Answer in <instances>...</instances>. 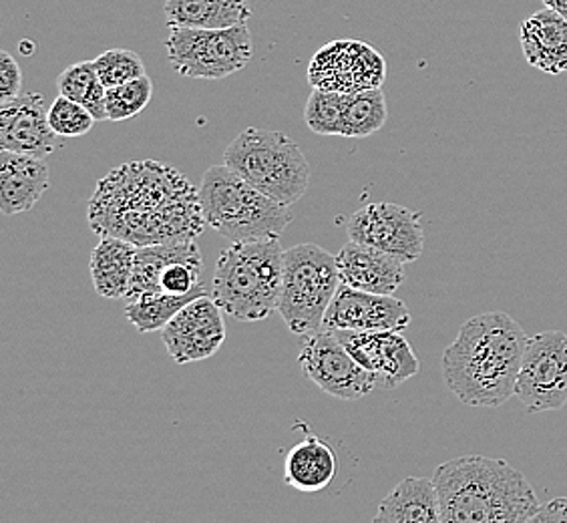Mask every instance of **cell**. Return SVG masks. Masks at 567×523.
Returning a JSON list of instances; mask_svg holds the SVG:
<instances>
[{
  "label": "cell",
  "instance_id": "6da1fadb",
  "mask_svg": "<svg viewBox=\"0 0 567 523\" xmlns=\"http://www.w3.org/2000/svg\"><path fill=\"white\" fill-rule=\"evenodd\" d=\"M529 337L507 312L465 320L443 355L449 391L470 407L497 409L515 397Z\"/></svg>",
  "mask_w": 567,
  "mask_h": 523
},
{
  "label": "cell",
  "instance_id": "7a4b0ae2",
  "mask_svg": "<svg viewBox=\"0 0 567 523\" xmlns=\"http://www.w3.org/2000/svg\"><path fill=\"white\" fill-rule=\"evenodd\" d=\"M443 523H527L542 503L505 459L463 455L433 473Z\"/></svg>",
  "mask_w": 567,
  "mask_h": 523
},
{
  "label": "cell",
  "instance_id": "3957f363",
  "mask_svg": "<svg viewBox=\"0 0 567 523\" xmlns=\"http://www.w3.org/2000/svg\"><path fill=\"white\" fill-rule=\"evenodd\" d=\"M284 252L278 238L238 242L219 252L209 296L241 322H260L280 305Z\"/></svg>",
  "mask_w": 567,
  "mask_h": 523
},
{
  "label": "cell",
  "instance_id": "277c9868",
  "mask_svg": "<svg viewBox=\"0 0 567 523\" xmlns=\"http://www.w3.org/2000/svg\"><path fill=\"white\" fill-rule=\"evenodd\" d=\"M197 194L206 226L229 244L280 238L292 222L288 207L264 196L228 165L209 167Z\"/></svg>",
  "mask_w": 567,
  "mask_h": 523
},
{
  "label": "cell",
  "instance_id": "5b68a950",
  "mask_svg": "<svg viewBox=\"0 0 567 523\" xmlns=\"http://www.w3.org/2000/svg\"><path fill=\"white\" fill-rule=\"evenodd\" d=\"M224 165L282 206H295L310 184V165L286 133L248 127L229 143Z\"/></svg>",
  "mask_w": 567,
  "mask_h": 523
},
{
  "label": "cell",
  "instance_id": "8992f818",
  "mask_svg": "<svg viewBox=\"0 0 567 523\" xmlns=\"http://www.w3.org/2000/svg\"><path fill=\"white\" fill-rule=\"evenodd\" d=\"M337 256L317 244H298L284 252L282 293L278 312L298 337L322 330L328 308L339 293Z\"/></svg>",
  "mask_w": 567,
  "mask_h": 523
},
{
  "label": "cell",
  "instance_id": "52a82bcc",
  "mask_svg": "<svg viewBox=\"0 0 567 523\" xmlns=\"http://www.w3.org/2000/svg\"><path fill=\"white\" fill-rule=\"evenodd\" d=\"M165 49L177 75L219 81L248 66L254 41L248 24L216 31L169 27Z\"/></svg>",
  "mask_w": 567,
  "mask_h": 523
},
{
  "label": "cell",
  "instance_id": "ba28073f",
  "mask_svg": "<svg viewBox=\"0 0 567 523\" xmlns=\"http://www.w3.org/2000/svg\"><path fill=\"white\" fill-rule=\"evenodd\" d=\"M515 397L527 413L559 411L567 404V335L546 330L527 340Z\"/></svg>",
  "mask_w": 567,
  "mask_h": 523
},
{
  "label": "cell",
  "instance_id": "9c48e42d",
  "mask_svg": "<svg viewBox=\"0 0 567 523\" xmlns=\"http://www.w3.org/2000/svg\"><path fill=\"white\" fill-rule=\"evenodd\" d=\"M202 252L196 240H172L140 246L132 286L125 302L145 293L192 295L202 288Z\"/></svg>",
  "mask_w": 567,
  "mask_h": 523
},
{
  "label": "cell",
  "instance_id": "30bf717a",
  "mask_svg": "<svg viewBox=\"0 0 567 523\" xmlns=\"http://www.w3.org/2000/svg\"><path fill=\"white\" fill-rule=\"evenodd\" d=\"M298 365L306 379L340 401H359L377 389L374 375L352 359L330 330H318L302 340Z\"/></svg>",
  "mask_w": 567,
  "mask_h": 523
},
{
  "label": "cell",
  "instance_id": "8fae6325",
  "mask_svg": "<svg viewBox=\"0 0 567 523\" xmlns=\"http://www.w3.org/2000/svg\"><path fill=\"white\" fill-rule=\"evenodd\" d=\"M347 234L352 242L386 252L409 264L423 256L425 229L421 212L396 204H369L347 222Z\"/></svg>",
  "mask_w": 567,
  "mask_h": 523
},
{
  "label": "cell",
  "instance_id": "7c38bea8",
  "mask_svg": "<svg viewBox=\"0 0 567 523\" xmlns=\"http://www.w3.org/2000/svg\"><path fill=\"white\" fill-rule=\"evenodd\" d=\"M334 335L347 347L352 359L357 360L362 369L374 375L377 387L384 391H393L421 371V362L416 359L415 350L403 337V332L334 330Z\"/></svg>",
  "mask_w": 567,
  "mask_h": 523
},
{
  "label": "cell",
  "instance_id": "4fadbf2b",
  "mask_svg": "<svg viewBox=\"0 0 567 523\" xmlns=\"http://www.w3.org/2000/svg\"><path fill=\"white\" fill-rule=\"evenodd\" d=\"M221 308L212 296H199L175 315L162 330V340L177 365L214 357L224 340L226 327Z\"/></svg>",
  "mask_w": 567,
  "mask_h": 523
},
{
  "label": "cell",
  "instance_id": "5bb4252c",
  "mask_svg": "<svg viewBox=\"0 0 567 523\" xmlns=\"http://www.w3.org/2000/svg\"><path fill=\"white\" fill-rule=\"evenodd\" d=\"M411 325V312L393 295H374L340 284L339 293L322 322L324 330H394L403 332Z\"/></svg>",
  "mask_w": 567,
  "mask_h": 523
},
{
  "label": "cell",
  "instance_id": "9a60e30c",
  "mask_svg": "<svg viewBox=\"0 0 567 523\" xmlns=\"http://www.w3.org/2000/svg\"><path fill=\"white\" fill-rule=\"evenodd\" d=\"M56 135L41 93H24L0 105V147L44 160L55 152Z\"/></svg>",
  "mask_w": 567,
  "mask_h": 523
},
{
  "label": "cell",
  "instance_id": "2e32d148",
  "mask_svg": "<svg viewBox=\"0 0 567 523\" xmlns=\"http://www.w3.org/2000/svg\"><path fill=\"white\" fill-rule=\"evenodd\" d=\"M340 284L374 293L394 295L404 283V262L360 242H347L337 256Z\"/></svg>",
  "mask_w": 567,
  "mask_h": 523
},
{
  "label": "cell",
  "instance_id": "e0dca14e",
  "mask_svg": "<svg viewBox=\"0 0 567 523\" xmlns=\"http://www.w3.org/2000/svg\"><path fill=\"white\" fill-rule=\"evenodd\" d=\"M51 172L43 160L21 153L0 152V209L17 216L33 209L51 186Z\"/></svg>",
  "mask_w": 567,
  "mask_h": 523
},
{
  "label": "cell",
  "instance_id": "ac0fdd59",
  "mask_svg": "<svg viewBox=\"0 0 567 523\" xmlns=\"http://www.w3.org/2000/svg\"><path fill=\"white\" fill-rule=\"evenodd\" d=\"M525 61L547 75L567 73V21L544 9L527 17L519 27Z\"/></svg>",
  "mask_w": 567,
  "mask_h": 523
},
{
  "label": "cell",
  "instance_id": "d6986e66",
  "mask_svg": "<svg viewBox=\"0 0 567 523\" xmlns=\"http://www.w3.org/2000/svg\"><path fill=\"white\" fill-rule=\"evenodd\" d=\"M339 473V458L328 441L306 427V435L288 451L284 463V483L302 491L318 493L327 490Z\"/></svg>",
  "mask_w": 567,
  "mask_h": 523
},
{
  "label": "cell",
  "instance_id": "ffe728a7",
  "mask_svg": "<svg viewBox=\"0 0 567 523\" xmlns=\"http://www.w3.org/2000/svg\"><path fill=\"white\" fill-rule=\"evenodd\" d=\"M372 523H443L435 483L406 478L384 495Z\"/></svg>",
  "mask_w": 567,
  "mask_h": 523
},
{
  "label": "cell",
  "instance_id": "44dd1931",
  "mask_svg": "<svg viewBox=\"0 0 567 523\" xmlns=\"http://www.w3.org/2000/svg\"><path fill=\"white\" fill-rule=\"evenodd\" d=\"M167 27L184 29H229L248 24L251 7L248 0H165Z\"/></svg>",
  "mask_w": 567,
  "mask_h": 523
},
{
  "label": "cell",
  "instance_id": "7402d4cb",
  "mask_svg": "<svg viewBox=\"0 0 567 523\" xmlns=\"http://www.w3.org/2000/svg\"><path fill=\"white\" fill-rule=\"evenodd\" d=\"M137 248L121 238H101L91 254V278L99 296L125 298L132 286Z\"/></svg>",
  "mask_w": 567,
  "mask_h": 523
},
{
  "label": "cell",
  "instance_id": "603a6c76",
  "mask_svg": "<svg viewBox=\"0 0 567 523\" xmlns=\"http://www.w3.org/2000/svg\"><path fill=\"white\" fill-rule=\"evenodd\" d=\"M212 286L204 284L192 295H167V293H145L125 305V317L140 332H162L167 322L189 302L199 296L209 295Z\"/></svg>",
  "mask_w": 567,
  "mask_h": 523
},
{
  "label": "cell",
  "instance_id": "cb8c5ba5",
  "mask_svg": "<svg viewBox=\"0 0 567 523\" xmlns=\"http://www.w3.org/2000/svg\"><path fill=\"white\" fill-rule=\"evenodd\" d=\"M56 91L63 98L73 99L87 107L97 121L107 120V88L101 83L93 61H81L66 66L56 76Z\"/></svg>",
  "mask_w": 567,
  "mask_h": 523
},
{
  "label": "cell",
  "instance_id": "d4e9b609",
  "mask_svg": "<svg viewBox=\"0 0 567 523\" xmlns=\"http://www.w3.org/2000/svg\"><path fill=\"white\" fill-rule=\"evenodd\" d=\"M386 120L389 110L381 88L349 93L344 103L342 137H369L372 133L381 131Z\"/></svg>",
  "mask_w": 567,
  "mask_h": 523
},
{
  "label": "cell",
  "instance_id": "484cf974",
  "mask_svg": "<svg viewBox=\"0 0 567 523\" xmlns=\"http://www.w3.org/2000/svg\"><path fill=\"white\" fill-rule=\"evenodd\" d=\"M344 103V93L315 89L305 107L306 125L318 135H342Z\"/></svg>",
  "mask_w": 567,
  "mask_h": 523
},
{
  "label": "cell",
  "instance_id": "4316f807",
  "mask_svg": "<svg viewBox=\"0 0 567 523\" xmlns=\"http://www.w3.org/2000/svg\"><path fill=\"white\" fill-rule=\"evenodd\" d=\"M153 98L152 76L145 75L120 88L107 89V120L125 121L140 115Z\"/></svg>",
  "mask_w": 567,
  "mask_h": 523
},
{
  "label": "cell",
  "instance_id": "83f0119b",
  "mask_svg": "<svg viewBox=\"0 0 567 523\" xmlns=\"http://www.w3.org/2000/svg\"><path fill=\"white\" fill-rule=\"evenodd\" d=\"M101 83L107 89L120 88L145 76V63L132 49H110L93 61Z\"/></svg>",
  "mask_w": 567,
  "mask_h": 523
},
{
  "label": "cell",
  "instance_id": "f1b7e54d",
  "mask_svg": "<svg viewBox=\"0 0 567 523\" xmlns=\"http://www.w3.org/2000/svg\"><path fill=\"white\" fill-rule=\"evenodd\" d=\"M93 113L73 99L59 98L49 107V123L59 137H81L87 135L95 125Z\"/></svg>",
  "mask_w": 567,
  "mask_h": 523
},
{
  "label": "cell",
  "instance_id": "f546056e",
  "mask_svg": "<svg viewBox=\"0 0 567 523\" xmlns=\"http://www.w3.org/2000/svg\"><path fill=\"white\" fill-rule=\"evenodd\" d=\"M22 71L17 59L7 51L0 53V99L11 101L21 95Z\"/></svg>",
  "mask_w": 567,
  "mask_h": 523
},
{
  "label": "cell",
  "instance_id": "4dcf8cb0",
  "mask_svg": "<svg viewBox=\"0 0 567 523\" xmlns=\"http://www.w3.org/2000/svg\"><path fill=\"white\" fill-rule=\"evenodd\" d=\"M527 523H567V498H557L539 505Z\"/></svg>",
  "mask_w": 567,
  "mask_h": 523
},
{
  "label": "cell",
  "instance_id": "1f68e13d",
  "mask_svg": "<svg viewBox=\"0 0 567 523\" xmlns=\"http://www.w3.org/2000/svg\"><path fill=\"white\" fill-rule=\"evenodd\" d=\"M544 4H546V9L557 12L561 19L567 21V0H544Z\"/></svg>",
  "mask_w": 567,
  "mask_h": 523
}]
</instances>
